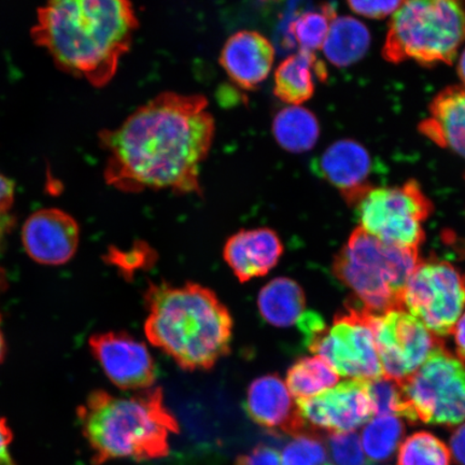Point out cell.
<instances>
[{"instance_id":"obj_27","label":"cell","mask_w":465,"mask_h":465,"mask_svg":"<svg viewBox=\"0 0 465 465\" xmlns=\"http://www.w3.org/2000/svg\"><path fill=\"white\" fill-rule=\"evenodd\" d=\"M449 447L429 432H417L400 446L398 465H450Z\"/></svg>"},{"instance_id":"obj_30","label":"cell","mask_w":465,"mask_h":465,"mask_svg":"<svg viewBox=\"0 0 465 465\" xmlns=\"http://www.w3.org/2000/svg\"><path fill=\"white\" fill-rule=\"evenodd\" d=\"M328 455L333 465H371L358 433L337 432L327 436Z\"/></svg>"},{"instance_id":"obj_28","label":"cell","mask_w":465,"mask_h":465,"mask_svg":"<svg viewBox=\"0 0 465 465\" xmlns=\"http://www.w3.org/2000/svg\"><path fill=\"white\" fill-rule=\"evenodd\" d=\"M368 389L374 415H391L401 418L411 424H416L409 405L405 402L402 391L398 381L391 380L386 376L368 381Z\"/></svg>"},{"instance_id":"obj_24","label":"cell","mask_w":465,"mask_h":465,"mask_svg":"<svg viewBox=\"0 0 465 465\" xmlns=\"http://www.w3.org/2000/svg\"><path fill=\"white\" fill-rule=\"evenodd\" d=\"M340 375L322 358L298 360L288 371L286 385L296 400L315 397L339 382Z\"/></svg>"},{"instance_id":"obj_1","label":"cell","mask_w":465,"mask_h":465,"mask_svg":"<svg viewBox=\"0 0 465 465\" xmlns=\"http://www.w3.org/2000/svg\"><path fill=\"white\" fill-rule=\"evenodd\" d=\"M202 95L165 92L98 135L107 161L104 177L127 193L170 190L202 194L201 167L213 147L214 119Z\"/></svg>"},{"instance_id":"obj_17","label":"cell","mask_w":465,"mask_h":465,"mask_svg":"<svg viewBox=\"0 0 465 465\" xmlns=\"http://www.w3.org/2000/svg\"><path fill=\"white\" fill-rule=\"evenodd\" d=\"M275 61V49L269 39L254 31H241L226 40L220 64L232 83L252 91L269 77Z\"/></svg>"},{"instance_id":"obj_35","label":"cell","mask_w":465,"mask_h":465,"mask_svg":"<svg viewBox=\"0 0 465 465\" xmlns=\"http://www.w3.org/2000/svg\"><path fill=\"white\" fill-rule=\"evenodd\" d=\"M450 455L458 465H465V423L451 434Z\"/></svg>"},{"instance_id":"obj_22","label":"cell","mask_w":465,"mask_h":465,"mask_svg":"<svg viewBox=\"0 0 465 465\" xmlns=\"http://www.w3.org/2000/svg\"><path fill=\"white\" fill-rule=\"evenodd\" d=\"M370 45L371 33L362 22L351 16H336L322 49L334 66L347 67L362 60Z\"/></svg>"},{"instance_id":"obj_2","label":"cell","mask_w":465,"mask_h":465,"mask_svg":"<svg viewBox=\"0 0 465 465\" xmlns=\"http://www.w3.org/2000/svg\"><path fill=\"white\" fill-rule=\"evenodd\" d=\"M138 27L131 0H46L32 35L61 71L103 87L118 72Z\"/></svg>"},{"instance_id":"obj_7","label":"cell","mask_w":465,"mask_h":465,"mask_svg":"<svg viewBox=\"0 0 465 465\" xmlns=\"http://www.w3.org/2000/svg\"><path fill=\"white\" fill-rule=\"evenodd\" d=\"M374 316L359 303L337 313L331 327L313 312H305L298 324L310 351L337 374L368 381L383 376L375 344Z\"/></svg>"},{"instance_id":"obj_29","label":"cell","mask_w":465,"mask_h":465,"mask_svg":"<svg viewBox=\"0 0 465 465\" xmlns=\"http://www.w3.org/2000/svg\"><path fill=\"white\" fill-rule=\"evenodd\" d=\"M328 450L319 432L310 431L294 436L284 447L282 465H327Z\"/></svg>"},{"instance_id":"obj_18","label":"cell","mask_w":465,"mask_h":465,"mask_svg":"<svg viewBox=\"0 0 465 465\" xmlns=\"http://www.w3.org/2000/svg\"><path fill=\"white\" fill-rule=\"evenodd\" d=\"M282 253L281 238L267 228L237 232L226 241L223 249L226 264L242 283L269 274Z\"/></svg>"},{"instance_id":"obj_31","label":"cell","mask_w":465,"mask_h":465,"mask_svg":"<svg viewBox=\"0 0 465 465\" xmlns=\"http://www.w3.org/2000/svg\"><path fill=\"white\" fill-rule=\"evenodd\" d=\"M347 3L354 14L381 20L393 15L403 0H347Z\"/></svg>"},{"instance_id":"obj_23","label":"cell","mask_w":465,"mask_h":465,"mask_svg":"<svg viewBox=\"0 0 465 465\" xmlns=\"http://www.w3.org/2000/svg\"><path fill=\"white\" fill-rule=\"evenodd\" d=\"M281 147L291 153H307L315 147L320 136L316 115L300 106H289L279 112L272 125Z\"/></svg>"},{"instance_id":"obj_6","label":"cell","mask_w":465,"mask_h":465,"mask_svg":"<svg viewBox=\"0 0 465 465\" xmlns=\"http://www.w3.org/2000/svg\"><path fill=\"white\" fill-rule=\"evenodd\" d=\"M465 43V0H403L389 23L382 57L451 65Z\"/></svg>"},{"instance_id":"obj_36","label":"cell","mask_w":465,"mask_h":465,"mask_svg":"<svg viewBox=\"0 0 465 465\" xmlns=\"http://www.w3.org/2000/svg\"><path fill=\"white\" fill-rule=\"evenodd\" d=\"M451 334L455 339L458 357L465 361V312L459 318Z\"/></svg>"},{"instance_id":"obj_9","label":"cell","mask_w":465,"mask_h":465,"mask_svg":"<svg viewBox=\"0 0 465 465\" xmlns=\"http://www.w3.org/2000/svg\"><path fill=\"white\" fill-rule=\"evenodd\" d=\"M353 207L366 232L389 245L416 250L424 241L422 224L433 211L416 180L400 187H371Z\"/></svg>"},{"instance_id":"obj_34","label":"cell","mask_w":465,"mask_h":465,"mask_svg":"<svg viewBox=\"0 0 465 465\" xmlns=\"http://www.w3.org/2000/svg\"><path fill=\"white\" fill-rule=\"evenodd\" d=\"M15 201V184L0 173V223L7 216Z\"/></svg>"},{"instance_id":"obj_33","label":"cell","mask_w":465,"mask_h":465,"mask_svg":"<svg viewBox=\"0 0 465 465\" xmlns=\"http://www.w3.org/2000/svg\"><path fill=\"white\" fill-rule=\"evenodd\" d=\"M14 441V432L7 420L0 417V465H16L11 445Z\"/></svg>"},{"instance_id":"obj_13","label":"cell","mask_w":465,"mask_h":465,"mask_svg":"<svg viewBox=\"0 0 465 465\" xmlns=\"http://www.w3.org/2000/svg\"><path fill=\"white\" fill-rule=\"evenodd\" d=\"M89 345L104 374L121 391H143L154 386V360L143 341L124 332H104L93 335Z\"/></svg>"},{"instance_id":"obj_15","label":"cell","mask_w":465,"mask_h":465,"mask_svg":"<svg viewBox=\"0 0 465 465\" xmlns=\"http://www.w3.org/2000/svg\"><path fill=\"white\" fill-rule=\"evenodd\" d=\"M246 409L253 422L271 432L294 438L312 431L302 418L286 382L278 375L261 376L250 383Z\"/></svg>"},{"instance_id":"obj_3","label":"cell","mask_w":465,"mask_h":465,"mask_svg":"<svg viewBox=\"0 0 465 465\" xmlns=\"http://www.w3.org/2000/svg\"><path fill=\"white\" fill-rule=\"evenodd\" d=\"M148 341L184 371L212 370L231 351L232 318L213 290L199 283L150 284Z\"/></svg>"},{"instance_id":"obj_10","label":"cell","mask_w":465,"mask_h":465,"mask_svg":"<svg viewBox=\"0 0 465 465\" xmlns=\"http://www.w3.org/2000/svg\"><path fill=\"white\" fill-rule=\"evenodd\" d=\"M465 308V275L446 261L420 262L403 295V310L436 336L452 333Z\"/></svg>"},{"instance_id":"obj_4","label":"cell","mask_w":465,"mask_h":465,"mask_svg":"<svg viewBox=\"0 0 465 465\" xmlns=\"http://www.w3.org/2000/svg\"><path fill=\"white\" fill-rule=\"evenodd\" d=\"M77 416L94 465L118 459L149 461L167 457L170 436L180 431L160 387L131 398L94 391L78 407Z\"/></svg>"},{"instance_id":"obj_8","label":"cell","mask_w":465,"mask_h":465,"mask_svg":"<svg viewBox=\"0 0 465 465\" xmlns=\"http://www.w3.org/2000/svg\"><path fill=\"white\" fill-rule=\"evenodd\" d=\"M399 383L416 423L453 427L465 421V364L445 345Z\"/></svg>"},{"instance_id":"obj_32","label":"cell","mask_w":465,"mask_h":465,"mask_svg":"<svg viewBox=\"0 0 465 465\" xmlns=\"http://www.w3.org/2000/svg\"><path fill=\"white\" fill-rule=\"evenodd\" d=\"M234 465H282L281 453L265 444L255 446L253 450L236 458Z\"/></svg>"},{"instance_id":"obj_20","label":"cell","mask_w":465,"mask_h":465,"mask_svg":"<svg viewBox=\"0 0 465 465\" xmlns=\"http://www.w3.org/2000/svg\"><path fill=\"white\" fill-rule=\"evenodd\" d=\"M315 79H328L325 64L318 60L315 52L299 50L279 64L275 72L274 94L291 106H300L310 101L315 93Z\"/></svg>"},{"instance_id":"obj_26","label":"cell","mask_w":465,"mask_h":465,"mask_svg":"<svg viewBox=\"0 0 465 465\" xmlns=\"http://www.w3.org/2000/svg\"><path fill=\"white\" fill-rule=\"evenodd\" d=\"M336 16L334 8L328 4L295 17L290 33L300 50L315 52L322 49Z\"/></svg>"},{"instance_id":"obj_19","label":"cell","mask_w":465,"mask_h":465,"mask_svg":"<svg viewBox=\"0 0 465 465\" xmlns=\"http://www.w3.org/2000/svg\"><path fill=\"white\" fill-rule=\"evenodd\" d=\"M418 130L424 137L465 159V85L440 91L430 104L429 116Z\"/></svg>"},{"instance_id":"obj_39","label":"cell","mask_w":465,"mask_h":465,"mask_svg":"<svg viewBox=\"0 0 465 465\" xmlns=\"http://www.w3.org/2000/svg\"><path fill=\"white\" fill-rule=\"evenodd\" d=\"M327 465H333V464H332V463H329V462H328V464H327Z\"/></svg>"},{"instance_id":"obj_25","label":"cell","mask_w":465,"mask_h":465,"mask_svg":"<svg viewBox=\"0 0 465 465\" xmlns=\"http://www.w3.org/2000/svg\"><path fill=\"white\" fill-rule=\"evenodd\" d=\"M405 434V424L399 417L376 416L362 431V444L370 461L385 462L399 449Z\"/></svg>"},{"instance_id":"obj_16","label":"cell","mask_w":465,"mask_h":465,"mask_svg":"<svg viewBox=\"0 0 465 465\" xmlns=\"http://www.w3.org/2000/svg\"><path fill=\"white\" fill-rule=\"evenodd\" d=\"M371 164V154L361 143L341 139L320 156L315 172L341 192L348 205L354 206L373 187L370 183Z\"/></svg>"},{"instance_id":"obj_21","label":"cell","mask_w":465,"mask_h":465,"mask_svg":"<svg viewBox=\"0 0 465 465\" xmlns=\"http://www.w3.org/2000/svg\"><path fill=\"white\" fill-rule=\"evenodd\" d=\"M258 306L260 315L267 323L276 328H289L298 323L305 312L304 291L292 279L278 277L261 289Z\"/></svg>"},{"instance_id":"obj_12","label":"cell","mask_w":465,"mask_h":465,"mask_svg":"<svg viewBox=\"0 0 465 465\" xmlns=\"http://www.w3.org/2000/svg\"><path fill=\"white\" fill-rule=\"evenodd\" d=\"M296 405L315 432H352L375 416L365 381H342L315 397L296 400Z\"/></svg>"},{"instance_id":"obj_37","label":"cell","mask_w":465,"mask_h":465,"mask_svg":"<svg viewBox=\"0 0 465 465\" xmlns=\"http://www.w3.org/2000/svg\"><path fill=\"white\" fill-rule=\"evenodd\" d=\"M457 72L459 78L461 79L463 85H465V49L460 57H459Z\"/></svg>"},{"instance_id":"obj_38","label":"cell","mask_w":465,"mask_h":465,"mask_svg":"<svg viewBox=\"0 0 465 465\" xmlns=\"http://www.w3.org/2000/svg\"><path fill=\"white\" fill-rule=\"evenodd\" d=\"M5 356V342L4 339V335L2 332V329H0V363L4 361V358Z\"/></svg>"},{"instance_id":"obj_14","label":"cell","mask_w":465,"mask_h":465,"mask_svg":"<svg viewBox=\"0 0 465 465\" xmlns=\"http://www.w3.org/2000/svg\"><path fill=\"white\" fill-rule=\"evenodd\" d=\"M79 238L77 221L56 208L34 213L22 229V242L28 257L44 265H62L71 261Z\"/></svg>"},{"instance_id":"obj_5","label":"cell","mask_w":465,"mask_h":465,"mask_svg":"<svg viewBox=\"0 0 465 465\" xmlns=\"http://www.w3.org/2000/svg\"><path fill=\"white\" fill-rule=\"evenodd\" d=\"M420 262L418 250L389 245L359 226L336 255L333 272L366 311L382 315L404 311V291Z\"/></svg>"},{"instance_id":"obj_11","label":"cell","mask_w":465,"mask_h":465,"mask_svg":"<svg viewBox=\"0 0 465 465\" xmlns=\"http://www.w3.org/2000/svg\"><path fill=\"white\" fill-rule=\"evenodd\" d=\"M373 329L383 376L398 382L414 373L436 348L444 345L420 320L402 310L375 315Z\"/></svg>"}]
</instances>
